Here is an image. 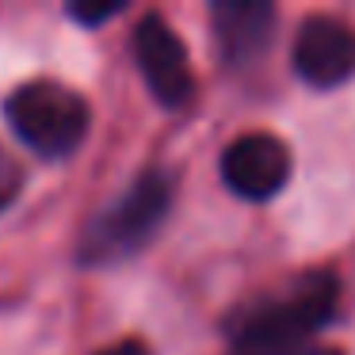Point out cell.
<instances>
[{
    "label": "cell",
    "instance_id": "obj_8",
    "mask_svg": "<svg viewBox=\"0 0 355 355\" xmlns=\"http://www.w3.org/2000/svg\"><path fill=\"white\" fill-rule=\"evenodd\" d=\"M19 187H24V164L16 161V153L0 146V210L16 202Z\"/></svg>",
    "mask_w": 355,
    "mask_h": 355
},
{
    "label": "cell",
    "instance_id": "obj_1",
    "mask_svg": "<svg viewBox=\"0 0 355 355\" xmlns=\"http://www.w3.org/2000/svg\"><path fill=\"white\" fill-rule=\"evenodd\" d=\"M336 279L313 271V275H302L286 294L237 309V317L230 321V355H279L313 344V332L324 329L336 313Z\"/></svg>",
    "mask_w": 355,
    "mask_h": 355
},
{
    "label": "cell",
    "instance_id": "obj_7",
    "mask_svg": "<svg viewBox=\"0 0 355 355\" xmlns=\"http://www.w3.org/2000/svg\"><path fill=\"white\" fill-rule=\"evenodd\" d=\"M210 24L225 65H248L268 50L275 31V8L268 0H214Z\"/></svg>",
    "mask_w": 355,
    "mask_h": 355
},
{
    "label": "cell",
    "instance_id": "obj_10",
    "mask_svg": "<svg viewBox=\"0 0 355 355\" xmlns=\"http://www.w3.org/2000/svg\"><path fill=\"white\" fill-rule=\"evenodd\" d=\"M96 355H149V347L141 344V340H119V344L103 347V352H96Z\"/></svg>",
    "mask_w": 355,
    "mask_h": 355
},
{
    "label": "cell",
    "instance_id": "obj_5",
    "mask_svg": "<svg viewBox=\"0 0 355 355\" xmlns=\"http://www.w3.org/2000/svg\"><path fill=\"white\" fill-rule=\"evenodd\" d=\"M218 172H222L225 187L241 199H275L291 180V149L275 134H245L225 146Z\"/></svg>",
    "mask_w": 355,
    "mask_h": 355
},
{
    "label": "cell",
    "instance_id": "obj_3",
    "mask_svg": "<svg viewBox=\"0 0 355 355\" xmlns=\"http://www.w3.org/2000/svg\"><path fill=\"white\" fill-rule=\"evenodd\" d=\"M4 115H8V126L19 134V141L46 161L77 153V146L88 134V123H92L85 96L65 85H54V80L19 85L4 103Z\"/></svg>",
    "mask_w": 355,
    "mask_h": 355
},
{
    "label": "cell",
    "instance_id": "obj_9",
    "mask_svg": "<svg viewBox=\"0 0 355 355\" xmlns=\"http://www.w3.org/2000/svg\"><path fill=\"white\" fill-rule=\"evenodd\" d=\"M123 12V4H69V16L85 27H100L107 19H115Z\"/></svg>",
    "mask_w": 355,
    "mask_h": 355
},
{
    "label": "cell",
    "instance_id": "obj_4",
    "mask_svg": "<svg viewBox=\"0 0 355 355\" xmlns=\"http://www.w3.org/2000/svg\"><path fill=\"white\" fill-rule=\"evenodd\" d=\"M134 58H138V69L146 77V88L153 92V100L161 107L176 111L184 103H191L195 92L191 62H187L184 42L176 39V31L161 16H146L134 27Z\"/></svg>",
    "mask_w": 355,
    "mask_h": 355
},
{
    "label": "cell",
    "instance_id": "obj_2",
    "mask_svg": "<svg viewBox=\"0 0 355 355\" xmlns=\"http://www.w3.org/2000/svg\"><path fill=\"white\" fill-rule=\"evenodd\" d=\"M168 207H172V180L161 168L141 172L111 207H103L88 222L85 237H80V263L107 268V263L130 260L134 252H141L157 237Z\"/></svg>",
    "mask_w": 355,
    "mask_h": 355
},
{
    "label": "cell",
    "instance_id": "obj_6",
    "mask_svg": "<svg viewBox=\"0 0 355 355\" xmlns=\"http://www.w3.org/2000/svg\"><path fill=\"white\" fill-rule=\"evenodd\" d=\"M294 73L309 88H336L355 77V31L329 16H313L294 39Z\"/></svg>",
    "mask_w": 355,
    "mask_h": 355
}]
</instances>
